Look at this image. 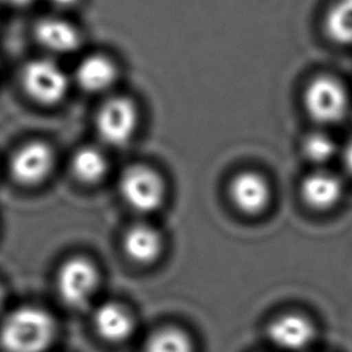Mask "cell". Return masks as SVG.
<instances>
[{"instance_id":"obj_1","label":"cell","mask_w":352,"mask_h":352,"mask_svg":"<svg viewBox=\"0 0 352 352\" xmlns=\"http://www.w3.org/2000/svg\"><path fill=\"white\" fill-rule=\"evenodd\" d=\"M56 337L55 318L36 305L12 309L0 324V346L4 352H47Z\"/></svg>"},{"instance_id":"obj_2","label":"cell","mask_w":352,"mask_h":352,"mask_svg":"<svg viewBox=\"0 0 352 352\" xmlns=\"http://www.w3.org/2000/svg\"><path fill=\"white\" fill-rule=\"evenodd\" d=\"M55 285L65 305L81 309L95 297L100 285V272L88 257L73 256L59 265Z\"/></svg>"},{"instance_id":"obj_3","label":"cell","mask_w":352,"mask_h":352,"mask_svg":"<svg viewBox=\"0 0 352 352\" xmlns=\"http://www.w3.org/2000/svg\"><path fill=\"white\" fill-rule=\"evenodd\" d=\"M118 191L122 201L138 213L158 210L166 198V186L162 176L147 165H131L118 179Z\"/></svg>"},{"instance_id":"obj_4","label":"cell","mask_w":352,"mask_h":352,"mask_svg":"<svg viewBox=\"0 0 352 352\" xmlns=\"http://www.w3.org/2000/svg\"><path fill=\"white\" fill-rule=\"evenodd\" d=\"M138 109L122 96L106 100L98 110L95 126L99 139L111 147H121L131 142L138 129Z\"/></svg>"},{"instance_id":"obj_5","label":"cell","mask_w":352,"mask_h":352,"mask_svg":"<svg viewBox=\"0 0 352 352\" xmlns=\"http://www.w3.org/2000/svg\"><path fill=\"white\" fill-rule=\"evenodd\" d=\"M25 92L37 103L51 106L59 103L69 91L65 70L51 59H33L21 76Z\"/></svg>"},{"instance_id":"obj_6","label":"cell","mask_w":352,"mask_h":352,"mask_svg":"<svg viewBox=\"0 0 352 352\" xmlns=\"http://www.w3.org/2000/svg\"><path fill=\"white\" fill-rule=\"evenodd\" d=\"M304 104L312 120L319 124H336L348 110V95L344 87L331 77H318L304 94Z\"/></svg>"},{"instance_id":"obj_7","label":"cell","mask_w":352,"mask_h":352,"mask_svg":"<svg viewBox=\"0 0 352 352\" xmlns=\"http://www.w3.org/2000/svg\"><path fill=\"white\" fill-rule=\"evenodd\" d=\"M55 155L52 148L40 140L28 142L11 157L10 172L15 182L23 186L43 183L52 172Z\"/></svg>"},{"instance_id":"obj_8","label":"cell","mask_w":352,"mask_h":352,"mask_svg":"<svg viewBox=\"0 0 352 352\" xmlns=\"http://www.w3.org/2000/svg\"><path fill=\"white\" fill-rule=\"evenodd\" d=\"M267 337L282 351L300 352L315 341L316 327L314 320L304 314L285 312L270 320Z\"/></svg>"},{"instance_id":"obj_9","label":"cell","mask_w":352,"mask_h":352,"mask_svg":"<svg viewBox=\"0 0 352 352\" xmlns=\"http://www.w3.org/2000/svg\"><path fill=\"white\" fill-rule=\"evenodd\" d=\"M228 197L241 213L256 216L268 208L271 187L263 175L254 170H243L230 180Z\"/></svg>"},{"instance_id":"obj_10","label":"cell","mask_w":352,"mask_h":352,"mask_svg":"<svg viewBox=\"0 0 352 352\" xmlns=\"http://www.w3.org/2000/svg\"><path fill=\"white\" fill-rule=\"evenodd\" d=\"M92 324L103 341L122 344L133 336L136 322L128 307L118 301H106L94 311Z\"/></svg>"},{"instance_id":"obj_11","label":"cell","mask_w":352,"mask_h":352,"mask_svg":"<svg viewBox=\"0 0 352 352\" xmlns=\"http://www.w3.org/2000/svg\"><path fill=\"white\" fill-rule=\"evenodd\" d=\"M122 250L132 263L150 265L161 257L164 238L155 227L147 223H136L124 232Z\"/></svg>"},{"instance_id":"obj_12","label":"cell","mask_w":352,"mask_h":352,"mask_svg":"<svg viewBox=\"0 0 352 352\" xmlns=\"http://www.w3.org/2000/svg\"><path fill=\"white\" fill-rule=\"evenodd\" d=\"M344 187L341 180L326 170H316L307 175L300 186L302 202L318 212L333 209L341 199Z\"/></svg>"},{"instance_id":"obj_13","label":"cell","mask_w":352,"mask_h":352,"mask_svg":"<svg viewBox=\"0 0 352 352\" xmlns=\"http://www.w3.org/2000/svg\"><path fill=\"white\" fill-rule=\"evenodd\" d=\"M34 38L45 50L55 54H70L80 48L81 33L69 21L48 16L34 26Z\"/></svg>"},{"instance_id":"obj_14","label":"cell","mask_w":352,"mask_h":352,"mask_svg":"<svg viewBox=\"0 0 352 352\" xmlns=\"http://www.w3.org/2000/svg\"><path fill=\"white\" fill-rule=\"evenodd\" d=\"M116 63L106 55L94 54L84 58L76 67L74 78L78 87L89 94H102L117 81Z\"/></svg>"},{"instance_id":"obj_15","label":"cell","mask_w":352,"mask_h":352,"mask_svg":"<svg viewBox=\"0 0 352 352\" xmlns=\"http://www.w3.org/2000/svg\"><path fill=\"white\" fill-rule=\"evenodd\" d=\"M70 168L78 182L84 184H96L107 175L109 162L99 148L85 146L73 154Z\"/></svg>"},{"instance_id":"obj_16","label":"cell","mask_w":352,"mask_h":352,"mask_svg":"<svg viewBox=\"0 0 352 352\" xmlns=\"http://www.w3.org/2000/svg\"><path fill=\"white\" fill-rule=\"evenodd\" d=\"M142 352H195L190 334L177 326H162L151 331Z\"/></svg>"},{"instance_id":"obj_17","label":"cell","mask_w":352,"mask_h":352,"mask_svg":"<svg viewBox=\"0 0 352 352\" xmlns=\"http://www.w3.org/2000/svg\"><path fill=\"white\" fill-rule=\"evenodd\" d=\"M324 28L333 41L344 45L352 44V0H338L329 10Z\"/></svg>"},{"instance_id":"obj_18","label":"cell","mask_w":352,"mask_h":352,"mask_svg":"<svg viewBox=\"0 0 352 352\" xmlns=\"http://www.w3.org/2000/svg\"><path fill=\"white\" fill-rule=\"evenodd\" d=\"M304 157L316 165L329 162L336 154V142L326 133L314 132L304 138L301 144Z\"/></svg>"},{"instance_id":"obj_19","label":"cell","mask_w":352,"mask_h":352,"mask_svg":"<svg viewBox=\"0 0 352 352\" xmlns=\"http://www.w3.org/2000/svg\"><path fill=\"white\" fill-rule=\"evenodd\" d=\"M342 161L346 168V170L352 175V140L345 146L342 153Z\"/></svg>"},{"instance_id":"obj_20","label":"cell","mask_w":352,"mask_h":352,"mask_svg":"<svg viewBox=\"0 0 352 352\" xmlns=\"http://www.w3.org/2000/svg\"><path fill=\"white\" fill-rule=\"evenodd\" d=\"M54 6L56 7H60V8H67V7H72L74 6L78 0H50Z\"/></svg>"},{"instance_id":"obj_21","label":"cell","mask_w":352,"mask_h":352,"mask_svg":"<svg viewBox=\"0 0 352 352\" xmlns=\"http://www.w3.org/2000/svg\"><path fill=\"white\" fill-rule=\"evenodd\" d=\"M8 6H14V7H25L32 4L34 0H1Z\"/></svg>"},{"instance_id":"obj_22","label":"cell","mask_w":352,"mask_h":352,"mask_svg":"<svg viewBox=\"0 0 352 352\" xmlns=\"http://www.w3.org/2000/svg\"><path fill=\"white\" fill-rule=\"evenodd\" d=\"M4 301H6V292H4L3 285L0 283V309H1L3 304H4Z\"/></svg>"}]
</instances>
